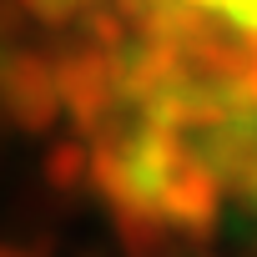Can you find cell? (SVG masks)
<instances>
[{
  "mask_svg": "<svg viewBox=\"0 0 257 257\" xmlns=\"http://www.w3.org/2000/svg\"><path fill=\"white\" fill-rule=\"evenodd\" d=\"M0 111L21 132H51L61 106V81H56V51L41 46H0Z\"/></svg>",
  "mask_w": 257,
  "mask_h": 257,
  "instance_id": "6da1fadb",
  "label": "cell"
},
{
  "mask_svg": "<svg viewBox=\"0 0 257 257\" xmlns=\"http://www.w3.org/2000/svg\"><path fill=\"white\" fill-rule=\"evenodd\" d=\"M46 177H51V187L76 192L81 182H91V147H86V142H76V137L56 142V147L46 152Z\"/></svg>",
  "mask_w": 257,
  "mask_h": 257,
  "instance_id": "7a4b0ae2",
  "label": "cell"
},
{
  "mask_svg": "<svg viewBox=\"0 0 257 257\" xmlns=\"http://www.w3.org/2000/svg\"><path fill=\"white\" fill-rule=\"evenodd\" d=\"M0 257H31V252H21V247H6V242H0Z\"/></svg>",
  "mask_w": 257,
  "mask_h": 257,
  "instance_id": "277c9868",
  "label": "cell"
},
{
  "mask_svg": "<svg viewBox=\"0 0 257 257\" xmlns=\"http://www.w3.org/2000/svg\"><path fill=\"white\" fill-rule=\"evenodd\" d=\"M16 11H21L26 21L51 26V31H71V26H81L91 11H101V0H16Z\"/></svg>",
  "mask_w": 257,
  "mask_h": 257,
  "instance_id": "3957f363",
  "label": "cell"
}]
</instances>
